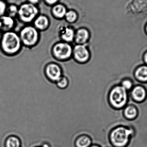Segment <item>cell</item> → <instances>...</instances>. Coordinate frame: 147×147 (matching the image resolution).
<instances>
[{
	"label": "cell",
	"mask_w": 147,
	"mask_h": 147,
	"mask_svg": "<svg viewBox=\"0 0 147 147\" xmlns=\"http://www.w3.org/2000/svg\"><path fill=\"white\" fill-rule=\"evenodd\" d=\"M22 45L20 36L14 32H7L3 34L0 41L1 50L9 56H15L19 53Z\"/></svg>",
	"instance_id": "6da1fadb"
},
{
	"label": "cell",
	"mask_w": 147,
	"mask_h": 147,
	"mask_svg": "<svg viewBox=\"0 0 147 147\" xmlns=\"http://www.w3.org/2000/svg\"><path fill=\"white\" fill-rule=\"evenodd\" d=\"M129 92L120 84L111 87L108 95V101L110 106L115 109L122 110L128 105Z\"/></svg>",
	"instance_id": "7a4b0ae2"
},
{
	"label": "cell",
	"mask_w": 147,
	"mask_h": 147,
	"mask_svg": "<svg viewBox=\"0 0 147 147\" xmlns=\"http://www.w3.org/2000/svg\"><path fill=\"white\" fill-rule=\"evenodd\" d=\"M133 133V130L130 128L122 126L117 127L110 134V141L116 147H125L128 143Z\"/></svg>",
	"instance_id": "3957f363"
},
{
	"label": "cell",
	"mask_w": 147,
	"mask_h": 147,
	"mask_svg": "<svg viewBox=\"0 0 147 147\" xmlns=\"http://www.w3.org/2000/svg\"><path fill=\"white\" fill-rule=\"evenodd\" d=\"M73 47L70 43L59 42L55 44L52 48L54 57L60 61L70 60L72 57Z\"/></svg>",
	"instance_id": "277c9868"
},
{
	"label": "cell",
	"mask_w": 147,
	"mask_h": 147,
	"mask_svg": "<svg viewBox=\"0 0 147 147\" xmlns=\"http://www.w3.org/2000/svg\"><path fill=\"white\" fill-rule=\"evenodd\" d=\"M20 37L22 45L28 48L35 47L39 41V34L33 27L23 28L21 32Z\"/></svg>",
	"instance_id": "5b68a950"
},
{
	"label": "cell",
	"mask_w": 147,
	"mask_h": 147,
	"mask_svg": "<svg viewBox=\"0 0 147 147\" xmlns=\"http://www.w3.org/2000/svg\"><path fill=\"white\" fill-rule=\"evenodd\" d=\"M91 56L88 44L76 45L73 47L72 57L76 63L81 64L86 63L89 61Z\"/></svg>",
	"instance_id": "8992f818"
},
{
	"label": "cell",
	"mask_w": 147,
	"mask_h": 147,
	"mask_svg": "<svg viewBox=\"0 0 147 147\" xmlns=\"http://www.w3.org/2000/svg\"><path fill=\"white\" fill-rule=\"evenodd\" d=\"M133 73L134 72L131 74V77L134 84V86L129 92V96L135 102H143L147 97V90L143 86L136 82Z\"/></svg>",
	"instance_id": "52a82bcc"
},
{
	"label": "cell",
	"mask_w": 147,
	"mask_h": 147,
	"mask_svg": "<svg viewBox=\"0 0 147 147\" xmlns=\"http://www.w3.org/2000/svg\"><path fill=\"white\" fill-rule=\"evenodd\" d=\"M45 75L49 81L56 83L63 76V70L58 64L50 63L45 68Z\"/></svg>",
	"instance_id": "ba28073f"
},
{
	"label": "cell",
	"mask_w": 147,
	"mask_h": 147,
	"mask_svg": "<svg viewBox=\"0 0 147 147\" xmlns=\"http://www.w3.org/2000/svg\"><path fill=\"white\" fill-rule=\"evenodd\" d=\"M38 13V9L32 4H25L20 8L19 15L22 20L26 22L31 21Z\"/></svg>",
	"instance_id": "9c48e42d"
},
{
	"label": "cell",
	"mask_w": 147,
	"mask_h": 147,
	"mask_svg": "<svg viewBox=\"0 0 147 147\" xmlns=\"http://www.w3.org/2000/svg\"><path fill=\"white\" fill-rule=\"evenodd\" d=\"M90 34L88 30L81 28L77 31L75 34L74 40L76 45L88 44L90 39Z\"/></svg>",
	"instance_id": "30bf717a"
},
{
	"label": "cell",
	"mask_w": 147,
	"mask_h": 147,
	"mask_svg": "<svg viewBox=\"0 0 147 147\" xmlns=\"http://www.w3.org/2000/svg\"><path fill=\"white\" fill-rule=\"evenodd\" d=\"M134 77L136 81L140 83H147V65L144 64L137 66L135 69Z\"/></svg>",
	"instance_id": "8fae6325"
},
{
	"label": "cell",
	"mask_w": 147,
	"mask_h": 147,
	"mask_svg": "<svg viewBox=\"0 0 147 147\" xmlns=\"http://www.w3.org/2000/svg\"><path fill=\"white\" fill-rule=\"evenodd\" d=\"M138 109L135 105L131 104L127 105L123 109V117L129 121H133L137 118L138 116Z\"/></svg>",
	"instance_id": "7c38bea8"
},
{
	"label": "cell",
	"mask_w": 147,
	"mask_h": 147,
	"mask_svg": "<svg viewBox=\"0 0 147 147\" xmlns=\"http://www.w3.org/2000/svg\"><path fill=\"white\" fill-rule=\"evenodd\" d=\"M91 144V139L89 136L85 135L78 136L74 142L76 147H89Z\"/></svg>",
	"instance_id": "4fadbf2b"
},
{
	"label": "cell",
	"mask_w": 147,
	"mask_h": 147,
	"mask_svg": "<svg viewBox=\"0 0 147 147\" xmlns=\"http://www.w3.org/2000/svg\"><path fill=\"white\" fill-rule=\"evenodd\" d=\"M5 147H22L21 141L18 136L14 135L8 136L4 142Z\"/></svg>",
	"instance_id": "5bb4252c"
},
{
	"label": "cell",
	"mask_w": 147,
	"mask_h": 147,
	"mask_svg": "<svg viewBox=\"0 0 147 147\" xmlns=\"http://www.w3.org/2000/svg\"><path fill=\"white\" fill-rule=\"evenodd\" d=\"M75 33L72 29L70 28H66L64 32L61 35V38L64 42L70 43L74 40Z\"/></svg>",
	"instance_id": "9a60e30c"
},
{
	"label": "cell",
	"mask_w": 147,
	"mask_h": 147,
	"mask_svg": "<svg viewBox=\"0 0 147 147\" xmlns=\"http://www.w3.org/2000/svg\"><path fill=\"white\" fill-rule=\"evenodd\" d=\"M1 28L3 30H7L10 29L13 26L14 21L12 18L8 16H2L0 18Z\"/></svg>",
	"instance_id": "2e32d148"
},
{
	"label": "cell",
	"mask_w": 147,
	"mask_h": 147,
	"mask_svg": "<svg viewBox=\"0 0 147 147\" xmlns=\"http://www.w3.org/2000/svg\"><path fill=\"white\" fill-rule=\"evenodd\" d=\"M35 24L37 28L41 30H43L45 29L47 27L48 25V20L45 16H40L37 18Z\"/></svg>",
	"instance_id": "e0dca14e"
},
{
	"label": "cell",
	"mask_w": 147,
	"mask_h": 147,
	"mask_svg": "<svg viewBox=\"0 0 147 147\" xmlns=\"http://www.w3.org/2000/svg\"><path fill=\"white\" fill-rule=\"evenodd\" d=\"M69 80L68 78L64 75H63L58 81L55 83L57 88L60 90H64L69 86Z\"/></svg>",
	"instance_id": "ac0fdd59"
},
{
	"label": "cell",
	"mask_w": 147,
	"mask_h": 147,
	"mask_svg": "<svg viewBox=\"0 0 147 147\" xmlns=\"http://www.w3.org/2000/svg\"><path fill=\"white\" fill-rule=\"evenodd\" d=\"M53 13L55 16L58 17H63L66 14L65 8L61 5H58L53 8Z\"/></svg>",
	"instance_id": "d6986e66"
},
{
	"label": "cell",
	"mask_w": 147,
	"mask_h": 147,
	"mask_svg": "<svg viewBox=\"0 0 147 147\" xmlns=\"http://www.w3.org/2000/svg\"><path fill=\"white\" fill-rule=\"evenodd\" d=\"M65 16L66 20L70 22H72L74 21L77 18V15L76 13L73 11H69L67 12Z\"/></svg>",
	"instance_id": "ffe728a7"
},
{
	"label": "cell",
	"mask_w": 147,
	"mask_h": 147,
	"mask_svg": "<svg viewBox=\"0 0 147 147\" xmlns=\"http://www.w3.org/2000/svg\"><path fill=\"white\" fill-rule=\"evenodd\" d=\"M6 9V4L4 2L0 0V18L3 15Z\"/></svg>",
	"instance_id": "44dd1931"
},
{
	"label": "cell",
	"mask_w": 147,
	"mask_h": 147,
	"mask_svg": "<svg viewBox=\"0 0 147 147\" xmlns=\"http://www.w3.org/2000/svg\"><path fill=\"white\" fill-rule=\"evenodd\" d=\"M9 14L11 16H14L17 13V7L14 5H11L9 7Z\"/></svg>",
	"instance_id": "7402d4cb"
},
{
	"label": "cell",
	"mask_w": 147,
	"mask_h": 147,
	"mask_svg": "<svg viewBox=\"0 0 147 147\" xmlns=\"http://www.w3.org/2000/svg\"><path fill=\"white\" fill-rule=\"evenodd\" d=\"M142 60L143 63L147 65V50L144 52L142 56Z\"/></svg>",
	"instance_id": "603a6c76"
},
{
	"label": "cell",
	"mask_w": 147,
	"mask_h": 147,
	"mask_svg": "<svg viewBox=\"0 0 147 147\" xmlns=\"http://www.w3.org/2000/svg\"><path fill=\"white\" fill-rule=\"evenodd\" d=\"M57 0H46L47 2V3H50V4H53V3H54L56 2L57 1Z\"/></svg>",
	"instance_id": "cb8c5ba5"
},
{
	"label": "cell",
	"mask_w": 147,
	"mask_h": 147,
	"mask_svg": "<svg viewBox=\"0 0 147 147\" xmlns=\"http://www.w3.org/2000/svg\"><path fill=\"white\" fill-rule=\"evenodd\" d=\"M29 1L32 3H36L39 0H29Z\"/></svg>",
	"instance_id": "d4e9b609"
},
{
	"label": "cell",
	"mask_w": 147,
	"mask_h": 147,
	"mask_svg": "<svg viewBox=\"0 0 147 147\" xmlns=\"http://www.w3.org/2000/svg\"><path fill=\"white\" fill-rule=\"evenodd\" d=\"M89 147H100L99 146H97V145H93L92 146H90Z\"/></svg>",
	"instance_id": "484cf974"
},
{
	"label": "cell",
	"mask_w": 147,
	"mask_h": 147,
	"mask_svg": "<svg viewBox=\"0 0 147 147\" xmlns=\"http://www.w3.org/2000/svg\"><path fill=\"white\" fill-rule=\"evenodd\" d=\"M145 31H146V33L147 34V24L146 26V27H145Z\"/></svg>",
	"instance_id": "4316f807"
},
{
	"label": "cell",
	"mask_w": 147,
	"mask_h": 147,
	"mask_svg": "<svg viewBox=\"0 0 147 147\" xmlns=\"http://www.w3.org/2000/svg\"><path fill=\"white\" fill-rule=\"evenodd\" d=\"M1 28V21H0V28Z\"/></svg>",
	"instance_id": "83f0119b"
},
{
	"label": "cell",
	"mask_w": 147,
	"mask_h": 147,
	"mask_svg": "<svg viewBox=\"0 0 147 147\" xmlns=\"http://www.w3.org/2000/svg\"><path fill=\"white\" fill-rule=\"evenodd\" d=\"M43 147L42 146H37V147Z\"/></svg>",
	"instance_id": "f1b7e54d"
}]
</instances>
